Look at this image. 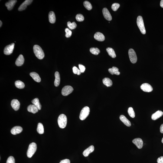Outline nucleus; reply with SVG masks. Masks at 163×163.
I'll list each match as a JSON object with an SVG mask.
<instances>
[{
	"mask_svg": "<svg viewBox=\"0 0 163 163\" xmlns=\"http://www.w3.org/2000/svg\"><path fill=\"white\" fill-rule=\"evenodd\" d=\"M137 22L138 28L140 30L141 33L143 34H145L146 31L142 17L141 16H138L137 18Z\"/></svg>",
	"mask_w": 163,
	"mask_h": 163,
	"instance_id": "nucleus-4",
	"label": "nucleus"
},
{
	"mask_svg": "<svg viewBox=\"0 0 163 163\" xmlns=\"http://www.w3.org/2000/svg\"><path fill=\"white\" fill-rule=\"evenodd\" d=\"M58 123L59 127L61 128H64L66 127L67 123V116L63 114L60 115L58 119Z\"/></svg>",
	"mask_w": 163,
	"mask_h": 163,
	"instance_id": "nucleus-2",
	"label": "nucleus"
},
{
	"mask_svg": "<svg viewBox=\"0 0 163 163\" xmlns=\"http://www.w3.org/2000/svg\"><path fill=\"white\" fill-rule=\"evenodd\" d=\"M27 110L28 112L35 114L38 112L37 108L34 105H30L27 107Z\"/></svg>",
	"mask_w": 163,
	"mask_h": 163,
	"instance_id": "nucleus-21",
	"label": "nucleus"
},
{
	"mask_svg": "<svg viewBox=\"0 0 163 163\" xmlns=\"http://www.w3.org/2000/svg\"><path fill=\"white\" fill-rule=\"evenodd\" d=\"M55 80L54 82L55 86L57 87L60 84V77L59 73L58 72H56L55 73Z\"/></svg>",
	"mask_w": 163,
	"mask_h": 163,
	"instance_id": "nucleus-25",
	"label": "nucleus"
},
{
	"mask_svg": "<svg viewBox=\"0 0 163 163\" xmlns=\"http://www.w3.org/2000/svg\"><path fill=\"white\" fill-rule=\"evenodd\" d=\"M128 54L131 62L133 63H136L137 61V57L135 50L132 49H130L128 51Z\"/></svg>",
	"mask_w": 163,
	"mask_h": 163,
	"instance_id": "nucleus-6",
	"label": "nucleus"
},
{
	"mask_svg": "<svg viewBox=\"0 0 163 163\" xmlns=\"http://www.w3.org/2000/svg\"><path fill=\"white\" fill-rule=\"evenodd\" d=\"M30 76H31L35 81L37 82H40L41 81V79L39 76L36 73L33 72L30 73Z\"/></svg>",
	"mask_w": 163,
	"mask_h": 163,
	"instance_id": "nucleus-23",
	"label": "nucleus"
},
{
	"mask_svg": "<svg viewBox=\"0 0 163 163\" xmlns=\"http://www.w3.org/2000/svg\"><path fill=\"white\" fill-rule=\"evenodd\" d=\"M32 1V0H26L20 5L18 8V10L22 11L25 10L27 6L31 4Z\"/></svg>",
	"mask_w": 163,
	"mask_h": 163,
	"instance_id": "nucleus-10",
	"label": "nucleus"
},
{
	"mask_svg": "<svg viewBox=\"0 0 163 163\" xmlns=\"http://www.w3.org/2000/svg\"><path fill=\"white\" fill-rule=\"evenodd\" d=\"M33 51L35 56L39 59L41 60L44 58V54L41 47L37 45H35L33 47Z\"/></svg>",
	"mask_w": 163,
	"mask_h": 163,
	"instance_id": "nucleus-1",
	"label": "nucleus"
},
{
	"mask_svg": "<svg viewBox=\"0 0 163 163\" xmlns=\"http://www.w3.org/2000/svg\"><path fill=\"white\" fill-rule=\"evenodd\" d=\"M23 130L22 128L20 126H16L14 127L11 131V134L13 135H16L21 133Z\"/></svg>",
	"mask_w": 163,
	"mask_h": 163,
	"instance_id": "nucleus-14",
	"label": "nucleus"
},
{
	"mask_svg": "<svg viewBox=\"0 0 163 163\" xmlns=\"http://www.w3.org/2000/svg\"><path fill=\"white\" fill-rule=\"evenodd\" d=\"M110 73L112 75L115 74L119 75L120 74L119 71V69L116 67H113L112 68H110L108 70Z\"/></svg>",
	"mask_w": 163,
	"mask_h": 163,
	"instance_id": "nucleus-24",
	"label": "nucleus"
},
{
	"mask_svg": "<svg viewBox=\"0 0 163 163\" xmlns=\"http://www.w3.org/2000/svg\"><path fill=\"white\" fill-rule=\"evenodd\" d=\"M14 45H15V44L12 43L6 46L4 49V54L6 55H9L11 54L13 50Z\"/></svg>",
	"mask_w": 163,
	"mask_h": 163,
	"instance_id": "nucleus-8",
	"label": "nucleus"
},
{
	"mask_svg": "<svg viewBox=\"0 0 163 163\" xmlns=\"http://www.w3.org/2000/svg\"><path fill=\"white\" fill-rule=\"evenodd\" d=\"M15 85L16 87L19 89L24 88L25 86L24 83L20 80H17L15 82Z\"/></svg>",
	"mask_w": 163,
	"mask_h": 163,
	"instance_id": "nucleus-29",
	"label": "nucleus"
},
{
	"mask_svg": "<svg viewBox=\"0 0 163 163\" xmlns=\"http://www.w3.org/2000/svg\"><path fill=\"white\" fill-rule=\"evenodd\" d=\"M37 131L39 134H42L44 133V128L42 124L39 123L37 125Z\"/></svg>",
	"mask_w": 163,
	"mask_h": 163,
	"instance_id": "nucleus-30",
	"label": "nucleus"
},
{
	"mask_svg": "<svg viewBox=\"0 0 163 163\" xmlns=\"http://www.w3.org/2000/svg\"><path fill=\"white\" fill-rule=\"evenodd\" d=\"M141 88L143 91L148 93L152 92L153 90L152 86L148 83L143 84L141 86Z\"/></svg>",
	"mask_w": 163,
	"mask_h": 163,
	"instance_id": "nucleus-9",
	"label": "nucleus"
},
{
	"mask_svg": "<svg viewBox=\"0 0 163 163\" xmlns=\"http://www.w3.org/2000/svg\"><path fill=\"white\" fill-rule=\"evenodd\" d=\"M79 67L81 73H84V72L86 70V67L84 66L82 64H79Z\"/></svg>",
	"mask_w": 163,
	"mask_h": 163,
	"instance_id": "nucleus-40",
	"label": "nucleus"
},
{
	"mask_svg": "<svg viewBox=\"0 0 163 163\" xmlns=\"http://www.w3.org/2000/svg\"><path fill=\"white\" fill-rule=\"evenodd\" d=\"M106 51H107L109 55L113 58L116 57V55L115 52L113 49L110 47H108L106 49Z\"/></svg>",
	"mask_w": 163,
	"mask_h": 163,
	"instance_id": "nucleus-28",
	"label": "nucleus"
},
{
	"mask_svg": "<svg viewBox=\"0 0 163 163\" xmlns=\"http://www.w3.org/2000/svg\"><path fill=\"white\" fill-rule=\"evenodd\" d=\"M163 114V112L161 111H158L153 114L151 116V119L154 120H156L159 119Z\"/></svg>",
	"mask_w": 163,
	"mask_h": 163,
	"instance_id": "nucleus-18",
	"label": "nucleus"
},
{
	"mask_svg": "<svg viewBox=\"0 0 163 163\" xmlns=\"http://www.w3.org/2000/svg\"><path fill=\"white\" fill-rule=\"evenodd\" d=\"M90 52L95 55H98L100 53V50L97 48L92 47L90 49Z\"/></svg>",
	"mask_w": 163,
	"mask_h": 163,
	"instance_id": "nucleus-31",
	"label": "nucleus"
},
{
	"mask_svg": "<svg viewBox=\"0 0 163 163\" xmlns=\"http://www.w3.org/2000/svg\"><path fill=\"white\" fill-rule=\"evenodd\" d=\"M0 27H1V26L2 25V21H0Z\"/></svg>",
	"mask_w": 163,
	"mask_h": 163,
	"instance_id": "nucleus-45",
	"label": "nucleus"
},
{
	"mask_svg": "<svg viewBox=\"0 0 163 163\" xmlns=\"http://www.w3.org/2000/svg\"><path fill=\"white\" fill-rule=\"evenodd\" d=\"M83 5L85 8L89 10L92 9V6L90 3L88 1H85L83 3Z\"/></svg>",
	"mask_w": 163,
	"mask_h": 163,
	"instance_id": "nucleus-32",
	"label": "nucleus"
},
{
	"mask_svg": "<svg viewBox=\"0 0 163 163\" xmlns=\"http://www.w3.org/2000/svg\"><path fill=\"white\" fill-rule=\"evenodd\" d=\"M6 163H15V160L13 157L10 156L8 157Z\"/></svg>",
	"mask_w": 163,
	"mask_h": 163,
	"instance_id": "nucleus-39",
	"label": "nucleus"
},
{
	"mask_svg": "<svg viewBox=\"0 0 163 163\" xmlns=\"http://www.w3.org/2000/svg\"><path fill=\"white\" fill-rule=\"evenodd\" d=\"M94 150V147L93 145L91 146L83 151V154L85 157H87Z\"/></svg>",
	"mask_w": 163,
	"mask_h": 163,
	"instance_id": "nucleus-17",
	"label": "nucleus"
},
{
	"mask_svg": "<svg viewBox=\"0 0 163 163\" xmlns=\"http://www.w3.org/2000/svg\"><path fill=\"white\" fill-rule=\"evenodd\" d=\"M128 113L129 116L131 118H134L135 117V113L133 108L132 107H129L128 109Z\"/></svg>",
	"mask_w": 163,
	"mask_h": 163,
	"instance_id": "nucleus-34",
	"label": "nucleus"
},
{
	"mask_svg": "<svg viewBox=\"0 0 163 163\" xmlns=\"http://www.w3.org/2000/svg\"><path fill=\"white\" fill-rule=\"evenodd\" d=\"M102 82L104 84L108 87H111L113 84L112 80L108 78H104L102 80Z\"/></svg>",
	"mask_w": 163,
	"mask_h": 163,
	"instance_id": "nucleus-26",
	"label": "nucleus"
},
{
	"mask_svg": "<svg viewBox=\"0 0 163 163\" xmlns=\"http://www.w3.org/2000/svg\"><path fill=\"white\" fill-rule=\"evenodd\" d=\"M32 103L33 105L35 106L38 109V110H41V106L39 101V99L37 98L33 99L32 101Z\"/></svg>",
	"mask_w": 163,
	"mask_h": 163,
	"instance_id": "nucleus-27",
	"label": "nucleus"
},
{
	"mask_svg": "<svg viewBox=\"0 0 163 163\" xmlns=\"http://www.w3.org/2000/svg\"><path fill=\"white\" fill-rule=\"evenodd\" d=\"M11 106L13 109L15 111L18 110L19 109L20 102L16 99H13L11 102Z\"/></svg>",
	"mask_w": 163,
	"mask_h": 163,
	"instance_id": "nucleus-13",
	"label": "nucleus"
},
{
	"mask_svg": "<svg viewBox=\"0 0 163 163\" xmlns=\"http://www.w3.org/2000/svg\"><path fill=\"white\" fill-rule=\"evenodd\" d=\"M37 149V145L35 143L33 142L30 144L27 153L28 158H31L32 157L36 151Z\"/></svg>",
	"mask_w": 163,
	"mask_h": 163,
	"instance_id": "nucleus-3",
	"label": "nucleus"
},
{
	"mask_svg": "<svg viewBox=\"0 0 163 163\" xmlns=\"http://www.w3.org/2000/svg\"><path fill=\"white\" fill-rule=\"evenodd\" d=\"M49 21L51 23H54L56 21V17L55 14L54 12L51 11L49 13Z\"/></svg>",
	"mask_w": 163,
	"mask_h": 163,
	"instance_id": "nucleus-22",
	"label": "nucleus"
},
{
	"mask_svg": "<svg viewBox=\"0 0 163 163\" xmlns=\"http://www.w3.org/2000/svg\"><path fill=\"white\" fill-rule=\"evenodd\" d=\"M160 132L162 133H163V124L161 125L160 127Z\"/></svg>",
	"mask_w": 163,
	"mask_h": 163,
	"instance_id": "nucleus-43",
	"label": "nucleus"
},
{
	"mask_svg": "<svg viewBox=\"0 0 163 163\" xmlns=\"http://www.w3.org/2000/svg\"><path fill=\"white\" fill-rule=\"evenodd\" d=\"M67 26L70 29L73 30L75 29L77 27V24L75 22H73L71 23L70 21H68L67 22Z\"/></svg>",
	"mask_w": 163,
	"mask_h": 163,
	"instance_id": "nucleus-33",
	"label": "nucleus"
},
{
	"mask_svg": "<svg viewBox=\"0 0 163 163\" xmlns=\"http://www.w3.org/2000/svg\"><path fill=\"white\" fill-rule=\"evenodd\" d=\"M120 119L127 126L130 127L131 126V123L124 115H121L120 117Z\"/></svg>",
	"mask_w": 163,
	"mask_h": 163,
	"instance_id": "nucleus-20",
	"label": "nucleus"
},
{
	"mask_svg": "<svg viewBox=\"0 0 163 163\" xmlns=\"http://www.w3.org/2000/svg\"><path fill=\"white\" fill-rule=\"evenodd\" d=\"M158 163H163V157H161L157 160Z\"/></svg>",
	"mask_w": 163,
	"mask_h": 163,
	"instance_id": "nucleus-41",
	"label": "nucleus"
},
{
	"mask_svg": "<svg viewBox=\"0 0 163 163\" xmlns=\"http://www.w3.org/2000/svg\"><path fill=\"white\" fill-rule=\"evenodd\" d=\"M120 5L119 3H114L112 4V10L114 11H116L119 8Z\"/></svg>",
	"mask_w": 163,
	"mask_h": 163,
	"instance_id": "nucleus-38",
	"label": "nucleus"
},
{
	"mask_svg": "<svg viewBox=\"0 0 163 163\" xmlns=\"http://www.w3.org/2000/svg\"><path fill=\"white\" fill-rule=\"evenodd\" d=\"M162 142L163 143V138L162 140Z\"/></svg>",
	"mask_w": 163,
	"mask_h": 163,
	"instance_id": "nucleus-46",
	"label": "nucleus"
},
{
	"mask_svg": "<svg viewBox=\"0 0 163 163\" xmlns=\"http://www.w3.org/2000/svg\"><path fill=\"white\" fill-rule=\"evenodd\" d=\"M102 13L105 19L108 21H110L112 19L111 15L107 8H105L102 10Z\"/></svg>",
	"mask_w": 163,
	"mask_h": 163,
	"instance_id": "nucleus-11",
	"label": "nucleus"
},
{
	"mask_svg": "<svg viewBox=\"0 0 163 163\" xmlns=\"http://www.w3.org/2000/svg\"><path fill=\"white\" fill-rule=\"evenodd\" d=\"M24 62V58L22 55H20L17 58L15 61V64L18 66H20L23 64Z\"/></svg>",
	"mask_w": 163,
	"mask_h": 163,
	"instance_id": "nucleus-19",
	"label": "nucleus"
},
{
	"mask_svg": "<svg viewBox=\"0 0 163 163\" xmlns=\"http://www.w3.org/2000/svg\"><path fill=\"white\" fill-rule=\"evenodd\" d=\"M60 163H70V161L69 159H65L60 161Z\"/></svg>",
	"mask_w": 163,
	"mask_h": 163,
	"instance_id": "nucleus-42",
	"label": "nucleus"
},
{
	"mask_svg": "<svg viewBox=\"0 0 163 163\" xmlns=\"http://www.w3.org/2000/svg\"><path fill=\"white\" fill-rule=\"evenodd\" d=\"M17 2V1L16 0H11L8 1V2L6 3L5 6L7 7L8 10H11L13 8L14 5Z\"/></svg>",
	"mask_w": 163,
	"mask_h": 163,
	"instance_id": "nucleus-15",
	"label": "nucleus"
},
{
	"mask_svg": "<svg viewBox=\"0 0 163 163\" xmlns=\"http://www.w3.org/2000/svg\"><path fill=\"white\" fill-rule=\"evenodd\" d=\"M66 32L65 36L67 38H69L71 36L72 34V32L68 28H66L65 29Z\"/></svg>",
	"mask_w": 163,
	"mask_h": 163,
	"instance_id": "nucleus-37",
	"label": "nucleus"
},
{
	"mask_svg": "<svg viewBox=\"0 0 163 163\" xmlns=\"http://www.w3.org/2000/svg\"><path fill=\"white\" fill-rule=\"evenodd\" d=\"M90 109L88 106L84 107L81 111L80 115V119L81 120L83 121L85 119L89 116L90 113Z\"/></svg>",
	"mask_w": 163,
	"mask_h": 163,
	"instance_id": "nucleus-5",
	"label": "nucleus"
},
{
	"mask_svg": "<svg viewBox=\"0 0 163 163\" xmlns=\"http://www.w3.org/2000/svg\"><path fill=\"white\" fill-rule=\"evenodd\" d=\"M132 142L138 149H140L142 148L143 145V142L142 139L141 138H135L133 140Z\"/></svg>",
	"mask_w": 163,
	"mask_h": 163,
	"instance_id": "nucleus-12",
	"label": "nucleus"
},
{
	"mask_svg": "<svg viewBox=\"0 0 163 163\" xmlns=\"http://www.w3.org/2000/svg\"><path fill=\"white\" fill-rule=\"evenodd\" d=\"M160 5L161 7L163 8V0H162L160 3Z\"/></svg>",
	"mask_w": 163,
	"mask_h": 163,
	"instance_id": "nucleus-44",
	"label": "nucleus"
},
{
	"mask_svg": "<svg viewBox=\"0 0 163 163\" xmlns=\"http://www.w3.org/2000/svg\"><path fill=\"white\" fill-rule=\"evenodd\" d=\"M76 20L78 21H82L84 20V18L83 16L81 14H78L76 17Z\"/></svg>",
	"mask_w": 163,
	"mask_h": 163,
	"instance_id": "nucleus-35",
	"label": "nucleus"
},
{
	"mask_svg": "<svg viewBox=\"0 0 163 163\" xmlns=\"http://www.w3.org/2000/svg\"><path fill=\"white\" fill-rule=\"evenodd\" d=\"M73 73L74 74H77L78 75H80L81 73L80 69H78L75 66H74L73 67Z\"/></svg>",
	"mask_w": 163,
	"mask_h": 163,
	"instance_id": "nucleus-36",
	"label": "nucleus"
},
{
	"mask_svg": "<svg viewBox=\"0 0 163 163\" xmlns=\"http://www.w3.org/2000/svg\"><path fill=\"white\" fill-rule=\"evenodd\" d=\"M94 38L97 41H102L105 40V36L103 34L100 32H97L94 35Z\"/></svg>",
	"mask_w": 163,
	"mask_h": 163,
	"instance_id": "nucleus-16",
	"label": "nucleus"
},
{
	"mask_svg": "<svg viewBox=\"0 0 163 163\" xmlns=\"http://www.w3.org/2000/svg\"><path fill=\"white\" fill-rule=\"evenodd\" d=\"M73 88L71 86H65L62 89V94L63 96H67L71 93L73 92Z\"/></svg>",
	"mask_w": 163,
	"mask_h": 163,
	"instance_id": "nucleus-7",
	"label": "nucleus"
}]
</instances>
